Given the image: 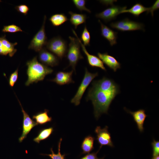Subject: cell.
Segmentation results:
<instances>
[{
    "instance_id": "cell-1",
    "label": "cell",
    "mask_w": 159,
    "mask_h": 159,
    "mask_svg": "<svg viewBox=\"0 0 159 159\" xmlns=\"http://www.w3.org/2000/svg\"><path fill=\"white\" fill-rule=\"evenodd\" d=\"M117 95L102 91L93 87L89 90L86 97L88 101L91 100L94 108V114L98 119L103 113H107L110 106Z\"/></svg>"
},
{
    "instance_id": "cell-2",
    "label": "cell",
    "mask_w": 159,
    "mask_h": 159,
    "mask_svg": "<svg viewBox=\"0 0 159 159\" xmlns=\"http://www.w3.org/2000/svg\"><path fill=\"white\" fill-rule=\"evenodd\" d=\"M26 65L27 67L28 76L27 80L25 83L26 86L43 80L46 75L51 74L53 71L52 69L39 62L37 56L28 61Z\"/></svg>"
},
{
    "instance_id": "cell-3",
    "label": "cell",
    "mask_w": 159,
    "mask_h": 159,
    "mask_svg": "<svg viewBox=\"0 0 159 159\" xmlns=\"http://www.w3.org/2000/svg\"><path fill=\"white\" fill-rule=\"evenodd\" d=\"M69 38L70 42L66 55L69 63L68 67L71 66L73 70L75 72L77 63L84 57L80 52V44L78 39L71 36H69Z\"/></svg>"
},
{
    "instance_id": "cell-4",
    "label": "cell",
    "mask_w": 159,
    "mask_h": 159,
    "mask_svg": "<svg viewBox=\"0 0 159 159\" xmlns=\"http://www.w3.org/2000/svg\"><path fill=\"white\" fill-rule=\"evenodd\" d=\"M47 48L62 59L66 56L67 50V42L61 37L58 36L53 38L47 42L46 45Z\"/></svg>"
},
{
    "instance_id": "cell-5",
    "label": "cell",
    "mask_w": 159,
    "mask_h": 159,
    "mask_svg": "<svg viewBox=\"0 0 159 159\" xmlns=\"http://www.w3.org/2000/svg\"><path fill=\"white\" fill-rule=\"evenodd\" d=\"M98 76V72L90 73L85 68L84 77L75 95L71 100L72 103L74 104L75 106H78L80 104L81 100L87 88L92 80Z\"/></svg>"
},
{
    "instance_id": "cell-6",
    "label": "cell",
    "mask_w": 159,
    "mask_h": 159,
    "mask_svg": "<svg viewBox=\"0 0 159 159\" xmlns=\"http://www.w3.org/2000/svg\"><path fill=\"white\" fill-rule=\"evenodd\" d=\"M46 18V16L45 15L42 26L32 38L28 47L29 49L39 52L46 45L47 42L45 29Z\"/></svg>"
},
{
    "instance_id": "cell-7",
    "label": "cell",
    "mask_w": 159,
    "mask_h": 159,
    "mask_svg": "<svg viewBox=\"0 0 159 159\" xmlns=\"http://www.w3.org/2000/svg\"><path fill=\"white\" fill-rule=\"evenodd\" d=\"M110 26L112 28L123 32L136 30L145 31L143 24L131 20L127 18L112 22L110 24Z\"/></svg>"
},
{
    "instance_id": "cell-8",
    "label": "cell",
    "mask_w": 159,
    "mask_h": 159,
    "mask_svg": "<svg viewBox=\"0 0 159 159\" xmlns=\"http://www.w3.org/2000/svg\"><path fill=\"white\" fill-rule=\"evenodd\" d=\"M92 85V87L101 91L117 95L120 92L118 85L112 80L105 77L99 80L93 81Z\"/></svg>"
},
{
    "instance_id": "cell-9",
    "label": "cell",
    "mask_w": 159,
    "mask_h": 159,
    "mask_svg": "<svg viewBox=\"0 0 159 159\" xmlns=\"http://www.w3.org/2000/svg\"><path fill=\"white\" fill-rule=\"evenodd\" d=\"M127 6L120 7L112 5L102 12L97 14L96 17L102 19L105 22H109L116 18L117 16L121 14L123 10L126 9Z\"/></svg>"
},
{
    "instance_id": "cell-10",
    "label": "cell",
    "mask_w": 159,
    "mask_h": 159,
    "mask_svg": "<svg viewBox=\"0 0 159 159\" xmlns=\"http://www.w3.org/2000/svg\"><path fill=\"white\" fill-rule=\"evenodd\" d=\"M21 107L23 114L22 132L21 135L19 138L20 143L26 137L28 134L35 126L37 125V123L30 117L28 113L24 110L21 103L18 99Z\"/></svg>"
},
{
    "instance_id": "cell-11",
    "label": "cell",
    "mask_w": 159,
    "mask_h": 159,
    "mask_svg": "<svg viewBox=\"0 0 159 159\" xmlns=\"http://www.w3.org/2000/svg\"><path fill=\"white\" fill-rule=\"evenodd\" d=\"M108 129V127L107 126L103 128L97 126L95 130V132L97 135L96 140L100 145V149L103 146L107 145L111 147L114 146L110 134Z\"/></svg>"
},
{
    "instance_id": "cell-12",
    "label": "cell",
    "mask_w": 159,
    "mask_h": 159,
    "mask_svg": "<svg viewBox=\"0 0 159 159\" xmlns=\"http://www.w3.org/2000/svg\"><path fill=\"white\" fill-rule=\"evenodd\" d=\"M72 30L73 33L78 40L83 51L87 57L89 65L92 67L99 68L104 71H106V69L101 60L97 56L90 54L88 53L85 46L82 43L81 39L79 38L75 31L73 29H72Z\"/></svg>"
},
{
    "instance_id": "cell-13",
    "label": "cell",
    "mask_w": 159,
    "mask_h": 159,
    "mask_svg": "<svg viewBox=\"0 0 159 159\" xmlns=\"http://www.w3.org/2000/svg\"><path fill=\"white\" fill-rule=\"evenodd\" d=\"M59 58L52 52L43 48L39 52V59L43 64L52 67L57 65L59 63Z\"/></svg>"
},
{
    "instance_id": "cell-14",
    "label": "cell",
    "mask_w": 159,
    "mask_h": 159,
    "mask_svg": "<svg viewBox=\"0 0 159 159\" xmlns=\"http://www.w3.org/2000/svg\"><path fill=\"white\" fill-rule=\"evenodd\" d=\"M17 43H11L6 38V35L0 37V55L13 57L17 51L15 47Z\"/></svg>"
},
{
    "instance_id": "cell-15",
    "label": "cell",
    "mask_w": 159,
    "mask_h": 159,
    "mask_svg": "<svg viewBox=\"0 0 159 159\" xmlns=\"http://www.w3.org/2000/svg\"><path fill=\"white\" fill-rule=\"evenodd\" d=\"M97 55L102 61L109 68L115 72L121 67V64L116 59L107 53H101L98 52Z\"/></svg>"
},
{
    "instance_id": "cell-16",
    "label": "cell",
    "mask_w": 159,
    "mask_h": 159,
    "mask_svg": "<svg viewBox=\"0 0 159 159\" xmlns=\"http://www.w3.org/2000/svg\"><path fill=\"white\" fill-rule=\"evenodd\" d=\"M74 71L72 70L69 72L59 71L56 74L55 77L54 79L49 81L55 82L59 85L68 84L71 83H74L72 78Z\"/></svg>"
},
{
    "instance_id": "cell-17",
    "label": "cell",
    "mask_w": 159,
    "mask_h": 159,
    "mask_svg": "<svg viewBox=\"0 0 159 159\" xmlns=\"http://www.w3.org/2000/svg\"><path fill=\"white\" fill-rule=\"evenodd\" d=\"M99 22L101 25V34L110 42L111 46L116 44L118 33L111 29L109 27L103 24L100 20Z\"/></svg>"
},
{
    "instance_id": "cell-18",
    "label": "cell",
    "mask_w": 159,
    "mask_h": 159,
    "mask_svg": "<svg viewBox=\"0 0 159 159\" xmlns=\"http://www.w3.org/2000/svg\"><path fill=\"white\" fill-rule=\"evenodd\" d=\"M124 109L132 116L139 131L140 132H143L144 130L143 125L145 120L147 116L145 113V110L141 109L135 112H132L127 110L126 108H124Z\"/></svg>"
},
{
    "instance_id": "cell-19",
    "label": "cell",
    "mask_w": 159,
    "mask_h": 159,
    "mask_svg": "<svg viewBox=\"0 0 159 159\" xmlns=\"http://www.w3.org/2000/svg\"><path fill=\"white\" fill-rule=\"evenodd\" d=\"M69 14L70 15V21L76 29L78 26L86 22L87 16L86 14H78L69 11Z\"/></svg>"
},
{
    "instance_id": "cell-20",
    "label": "cell",
    "mask_w": 159,
    "mask_h": 159,
    "mask_svg": "<svg viewBox=\"0 0 159 159\" xmlns=\"http://www.w3.org/2000/svg\"><path fill=\"white\" fill-rule=\"evenodd\" d=\"M49 110L45 109L44 112H40L34 115L32 118L34 120L37 125H43L51 122L52 117L48 115Z\"/></svg>"
},
{
    "instance_id": "cell-21",
    "label": "cell",
    "mask_w": 159,
    "mask_h": 159,
    "mask_svg": "<svg viewBox=\"0 0 159 159\" xmlns=\"http://www.w3.org/2000/svg\"><path fill=\"white\" fill-rule=\"evenodd\" d=\"M149 7H146L142 4L137 3L129 9H125L122 10L121 14L129 13L135 17H138L140 14L145 11H148Z\"/></svg>"
},
{
    "instance_id": "cell-22",
    "label": "cell",
    "mask_w": 159,
    "mask_h": 159,
    "mask_svg": "<svg viewBox=\"0 0 159 159\" xmlns=\"http://www.w3.org/2000/svg\"><path fill=\"white\" fill-rule=\"evenodd\" d=\"M95 138L92 136L89 135L86 137L82 143L81 149L82 154L89 153L94 149V144Z\"/></svg>"
},
{
    "instance_id": "cell-23",
    "label": "cell",
    "mask_w": 159,
    "mask_h": 159,
    "mask_svg": "<svg viewBox=\"0 0 159 159\" xmlns=\"http://www.w3.org/2000/svg\"><path fill=\"white\" fill-rule=\"evenodd\" d=\"M69 20L67 17L63 13L56 14L52 15L49 20L53 26H59Z\"/></svg>"
},
{
    "instance_id": "cell-24",
    "label": "cell",
    "mask_w": 159,
    "mask_h": 159,
    "mask_svg": "<svg viewBox=\"0 0 159 159\" xmlns=\"http://www.w3.org/2000/svg\"><path fill=\"white\" fill-rule=\"evenodd\" d=\"M53 131V128L52 127L42 129L39 132L37 136L33 140L39 143L41 141L49 138Z\"/></svg>"
},
{
    "instance_id": "cell-25",
    "label": "cell",
    "mask_w": 159,
    "mask_h": 159,
    "mask_svg": "<svg viewBox=\"0 0 159 159\" xmlns=\"http://www.w3.org/2000/svg\"><path fill=\"white\" fill-rule=\"evenodd\" d=\"M62 140V138H61L58 144V152L57 153H55L53 151L52 148H51L50 149V151L51 152V154L42 155L49 156L52 159H66L65 158L66 155L65 154H62L60 152L61 144Z\"/></svg>"
},
{
    "instance_id": "cell-26",
    "label": "cell",
    "mask_w": 159,
    "mask_h": 159,
    "mask_svg": "<svg viewBox=\"0 0 159 159\" xmlns=\"http://www.w3.org/2000/svg\"><path fill=\"white\" fill-rule=\"evenodd\" d=\"M81 38L83 43V44L85 46L90 45V35L86 26L84 27L81 36Z\"/></svg>"
},
{
    "instance_id": "cell-27",
    "label": "cell",
    "mask_w": 159,
    "mask_h": 159,
    "mask_svg": "<svg viewBox=\"0 0 159 159\" xmlns=\"http://www.w3.org/2000/svg\"><path fill=\"white\" fill-rule=\"evenodd\" d=\"M72 1L76 7L80 11H84L91 13V11L85 6L86 1L85 0H73Z\"/></svg>"
},
{
    "instance_id": "cell-28",
    "label": "cell",
    "mask_w": 159,
    "mask_h": 159,
    "mask_svg": "<svg viewBox=\"0 0 159 159\" xmlns=\"http://www.w3.org/2000/svg\"><path fill=\"white\" fill-rule=\"evenodd\" d=\"M2 31L4 32L14 33L22 32L23 30L18 26L14 24H12L4 26Z\"/></svg>"
},
{
    "instance_id": "cell-29",
    "label": "cell",
    "mask_w": 159,
    "mask_h": 159,
    "mask_svg": "<svg viewBox=\"0 0 159 159\" xmlns=\"http://www.w3.org/2000/svg\"><path fill=\"white\" fill-rule=\"evenodd\" d=\"M18 77V69L12 73L10 75L9 80V83L11 87H13L17 82Z\"/></svg>"
},
{
    "instance_id": "cell-30",
    "label": "cell",
    "mask_w": 159,
    "mask_h": 159,
    "mask_svg": "<svg viewBox=\"0 0 159 159\" xmlns=\"http://www.w3.org/2000/svg\"><path fill=\"white\" fill-rule=\"evenodd\" d=\"M15 9L19 12L26 15L29 10V7L25 4H21L16 6Z\"/></svg>"
},
{
    "instance_id": "cell-31",
    "label": "cell",
    "mask_w": 159,
    "mask_h": 159,
    "mask_svg": "<svg viewBox=\"0 0 159 159\" xmlns=\"http://www.w3.org/2000/svg\"><path fill=\"white\" fill-rule=\"evenodd\" d=\"M153 148V156L154 157L159 155V141L154 139L151 143Z\"/></svg>"
},
{
    "instance_id": "cell-32",
    "label": "cell",
    "mask_w": 159,
    "mask_h": 159,
    "mask_svg": "<svg viewBox=\"0 0 159 159\" xmlns=\"http://www.w3.org/2000/svg\"><path fill=\"white\" fill-rule=\"evenodd\" d=\"M159 8V0H157L153 5L150 7H149V9L147 12V14L150 13L152 16H153L154 12L155 11Z\"/></svg>"
},
{
    "instance_id": "cell-33",
    "label": "cell",
    "mask_w": 159,
    "mask_h": 159,
    "mask_svg": "<svg viewBox=\"0 0 159 159\" xmlns=\"http://www.w3.org/2000/svg\"><path fill=\"white\" fill-rule=\"evenodd\" d=\"M100 149L96 152H93L90 153H88L80 159H104V157L99 158L97 156V154Z\"/></svg>"
},
{
    "instance_id": "cell-34",
    "label": "cell",
    "mask_w": 159,
    "mask_h": 159,
    "mask_svg": "<svg viewBox=\"0 0 159 159\" xmlns=\"http://www.w3.org/2000/svg\"><path fill=\"white\" fill-rule=\"evenodd\" d=\"M152 159H159V156L158 155L155 156L153 157Z\"/></svg>"
},
{
    "instance_id": "cell-35",
    "label": "cell",
    "mask_w": 159,
    "mask_h": 159,
    "mask_svg": "<svg viewBox=\"0 0 159 159\" xmlns=\"http://www.w3.org/2000/svg\"><path fill=\"white\" fill-rule=\"evenodd\" d=\"M1 1H2L0 0V2H1Z\"/></svg>"
}]
</instances>
